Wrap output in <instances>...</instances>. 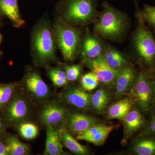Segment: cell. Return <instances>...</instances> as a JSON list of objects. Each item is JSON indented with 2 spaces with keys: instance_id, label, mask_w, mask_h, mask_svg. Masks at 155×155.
<instances>
[{
  "instance_id": "obj_6",
  "label": "cell",
  "mask_w": 155,
  "mask_h": 155,
  "mask_svg": "<svg viewBox=\"0 0 155 155\" xmlns=\"http://www.w3.org/2000/svg\"><path fill=\"white\" fill-rule=\"evenodd\" d=\"M129 92L130 97L143 115H150L155 110V100L149 71L142 67Z\"/></svg>"
},
{
  "instance_id": "obj_19",
  "label": "cell",
  "mask_w": 155,
  "mask_h": 155,
  "mask_svg": "<svg viewBox=\"0 0 155 155\" xmlns=\"http://www.w3.org/2000/svg\"><path fill=\"white\" fill-rule=\"evenodd\" d=\"M63 146L58 130L54 126L47 125V138L44 154L60 155L63 154Z\"/></svg>"
},
{
  "instance_id": "obj_35",
  "label": "cell",
  "mask_w": 155,
  "mask_h": 155,
  "mask_svg": "<svg viewBox=\"0 0 155 155\" xmlns=\"http://www.w3.org/2000/svg\"><path fill=\"white\" fill-rule=\"evenodd\" d=\"M149 71L151 79L152 85L153 93L155 104V68L151 71Z\"/></svg>"
},
{
  "instance_id": "obj_1",
  "label": "cell",
  "mask_w": 155,
  "mask_h": 155,
  "mask_svg": "<svg viewBox=\"0 0 155 155\" xmlns=\"http://www.w3.org/2000/svg\"><path fill=\"white\" fill-rule=\"evenodd\" d=\"M55 37L49 16L45 13L31 32V54L34 65L47 67L58 63Z\"/></svg>"
},
{
  "instance_id": "obj_36",
  "label": "cell",
  "mask_w": 155,
  "mask_h": 155,
  "mask_svg": "<svg viewBox=\"0 0 155 155\" xmlns=\"http://www.w3.org/2000/svg\"><path fill=\"white\" fill-rule=\"evenodd\" d=\"M3 19L4 18L0 17V66H1V61L2 59V57L3 52L1 50V44L3 41V35L1 32V29L2 27H3V25H4V21H3Z\"/></svg>"
},
{
  "instance_id": "obj_8",
  "label": "cell",
  "mask_w": 155,
  "mask_h": 155,
  "mask_svg": "<svg viewBox=\"0 0 155 155\" xmlns=\"http://www.w3.org/2000/svg\"><path fill=\"white\" fill-rule=\"evenodd\" d=\"M107 45L100 37L85 28L81 39L79 56L83 63L95 59L103 55Z\"/></svg>"
},
{
  "instance_id": "obj_13",
  "label": "cell",
  "mask_w": 155,
  "mask_h": 155,
  "mask_svg": "<svg viewBox=\"0 0 155 155\" xmlns=\"http://www.w3.org/2000/svg\"><path fill=\"white\" fill-rule=\"evenodd\" d=\"M137 74L134 67L130 65L119 71L114 84L116 97H121L129 91Z\"/></svg>"
},
{
  "instance_id": "obj_28",
  "label": "cell",
  "mask_w": 155,
  "mask_h": 155,
  "mask_svg": "<svg viewBox=\"0 0 155 155\" xmlns=\"http://www.w3.org/2000/svg\"><path fill=\"white\" fill-rule=\"evenodd\" d=\"M99 81L93 72H89L84 75L81 78V84L83 89L91 91L98 86Z\"/></svg>"
},
{
  "instance_id": "obj_12",
  "label": "cell",
  "mask_w": 155,
  "mask_h": 155,
  "mask_svg": "<svg viewBox=\"0 0 155 155\" xmlns=\"http://www.w3.org/2000/svg\"><path fill=\"white\" fill-rule=\"evenodd\" d=\"M65 121L69 132L76 136L96 124L97 119L84 114L72 113L67 114Z\"/></svg>"
},
{
  "instance_id": "obj_18",
  "label": "cell",
  "mask_w": 155,
  "mask_h": 155,
  "mask_svg": "<svg viewBox=\"0 0 155 155\" xmlns=\"http://www.w3.org/2000/svg\"><path fill=\"white\" fill-rule=\"evenodd\" d=\"M133 153L137 155H155V135L140 134L134 142Z\"/></svg>"
},
{
  "instance_id": "obj_5",
  "label": "cell",
  "mask_w": 155,
  "mask_h": 155,
  "mask_svg": "<svg viewBox=\"0 0 155 155\" xmlns=\"http://www.w3.org/2000/svg\"><path fill=\"white\" fill-rule=\"evenodd\" d=\"M136 6L137 25L132 37L134 49L142 67L151 71L155 68V38Z\"/></svg>"
},
{
  "instance_id": "obj_16",
  "label": "cell",
  "mask_w": 155,
  "mask_h": 155,
  "mask_svg": "<svg viewBox=\"0 0 155 155\" xmlns=\"http://www.w3.org/2000/svg\"><path fill=\"white\" fill-rule=\"evenodd\" d=\"M91 96L84 89L71 87L65 92L64 98L67 102L80 110H86L91 105Z\"/></svg>"
},
{
  "instance_id": "obj_17",
  "label": "cell",
  "mask_w": 155,
  "mask_h": 155,
  "mask_svg": "<svg viewBox=\"0 0 155 155\" xmlns=\"http://www.w3.org/2000/svg\"><path fill=\"white\" fill-rule=\"evenodd\" d=\"M103 57L107 64L115 70L120 71L129 65L126 56L116 48L108 45Z\"/></svg>"
},
{
  "instance_id": "obj_3",
  "label": "cell",
  "mask_w": 155,
  "mask_h": 155,
  "mask_svg": "<svg viewBox=\"0 0 155 155\" xmlns=\"http://www.w3.org/2000/svg\"><path fill=\"white\" fill-rule=\"evenodd\" d=\"M99 0H61L57 3L55 10L58 16L68 24L84 27L94 23L98 12Z\"/></svg>"
},
{
  "instance_id": "obj_31",
  "label": "cell",
  "mask_w": 155,
  "mask_h": 155,
  "mask_svg": "<svg viewBox=\"0 0 155 155\" xmlns=\"http://www.w3.org/2000/svg\"><path fill=\"white\" fill-rule=\"evenodd\" d=\"M109 126L103 124H94L81 134L76 136V139L79 140H86L87 139L95 135L99 132L106 129Z\"/></svg>"
},
{
  "instance_id": "obj_24",
  "label": "cell",
  "mask_w": 155,
  "mask_h": 155,
  "mask_svg": "<svg viewBox=\"0 0 155 155\" xmlns=\"http://www.w3.org/2000/svg\"><path fill=\"white\" fill-rule=\"evenodd\" d=\"M18 85L17 82L0 83V113L12 98Z\"/></svg>"
},
{
  "instance_id": "obj_14",
  "label": "cell",
  "mask_w": 155,
  "mask_h": 155,
  "mask_svg": "<svg viewBox=\"0 0 155 155\" xmlns=\"http://www.w3.org/2000/svg\"><path fill=\"white\" fill-rule=\"evenodd\" d=\"M66 110L58 103H48L43 108L40 114L41 122L47 125H54L61 124L65 121L66 115Z\"/></svg>"
},
{
  "instance_id": "obj_15",
  "label": "cell",
  "mask_w": 155,
  "mask_h": 155,
  "mask_svg": "<svg viewBox=\"0 0 155 155\" xmlns=\"http://www.w3.org/2000/svg\"><path fill=\"white\" fill-rule=\"evenodd\" d=\"M0 17L8 19L16 28L22 27L25 22L20 13L18 0H0Z\"/></svg>"
},
{
  "instance_id": "obj_11",
  "label": "cell",
  "mask_w": 155,
  "mask_h": 155,
  "mask_svg": "<svg viewBox=\"0 0 155 155\" xmlns=\"http://www.w3.org/2000/svg\"><path fill=\"white\" fill-rule=\"evenodd\" d=\"M122 120L124 123V136L122 143L124 144L134 134L143 129L148 122L135 104Z\"/></svg>"
},
{
  "instance_id": "obj_23",
  "label": "cell",
  "mask_w": 155,
  "mask_h": 155,
  "mask_svg": "<svg viewBox=\"0 0 155 155\" xmlns=\"http://www.w3.org/2000/svg\"><path fill=\"white\" fill-rule=\"evenodd\" d=\"M110 99V94L106 89H99L91 96V105L97 112L101 113L104 110Z\"/></svg>"
},
{
  "instance_id": "obj_33",
  "label": "cell",
  "mask_w": 155,
  "mask_h": 155,
  "mask_svg": "<svg viewBox=\"0 0 155 155\" xmlns=\"http://www.w3.org/2000/svg\"><path fill=\"white\" fill-rule=\"evenodd\" d=\"M0 155H9L8 146L4 137L0 138Z\"/></svg>"
},
{
  "instance_id": "obj_27",
  "label": "cell",
  "mask_w": 155,
  "mask_h": 155,
  "mask_svg": "<svg viewBox=\"0 0 155 155\" xmlns=\"http://www.w3.org/2000/svg\"><path fill=\"white\" fill-rule=\"evenodd\" d=\"M58 63L64 69L67 75V80L69 81H74L78 79L81 75L83 64H84L83 62L81 64L72 65L63 64L59 62Z\"/></svg>"
},
{
  "instance_id": "obj_9",
  "label": "cell",
  "mask_w": 155,
  "mask_h": 155,
  "mask_svg": "<svg viewBox=\"0 0 155 155\" xmlns=\"http://www.w3.org/2000/svg\"><path fill=\"white\" fill-rule=\"evenodd\" d=\"M23 81L27 91L35 98L44 100L49 95L48 87L35 69L27 68Z\"/></svg>"
},
{
  "instance_id": "obj_26",
  "label": "cell",
  "mask_w": 155,
  "mask_h": 155,
  "mask_svg": "<svg viewBox=\"0 0 155 155\" xmlns=\"http://www.w3.org/2000/svg\"><path fill=\"white\" fill-rule=\"evenodd\" d=\"M17 126L19 134L25 139H33L38 134V127L33 123L22 122Z\"/></svg>"
},
{
  "instance_id": "obj_4",
  "label": "cell",
  "mask_w": 155,
  "mask_h": 155,
  "mask_svg": "<svg viewBox=\"0 0 155 155\" xmlns=\"http://www.w3.org/2000/svg\"><path fill=\"white\" fill-rule=\"evenodd\" d=\"M52 27L57 48L66 61H73L79 56L84 29L68 24L58 15L54 18Z\"/></svg>"
},
{
  "instance_id": "obj_2",
  "label": "cell",
  "mask_w": 155,
  "mask_h": 155,
  "mask_svg": "<svg viewBox=\"0 0 155 155\" xmlns=\"http://www.w3.org/2000/svg\"><path fill=\"white\" fill-rule=\"evenodd\" d=\"M102 6V11L98 13L94 22V33L106 39L119 40L129 28V19L125 13L115 8L108 2H103Z\"/></svg>"
},
{
  "instance_id": "obj_34",
  "label": "cell",
  "mask_w": 155,
  "mask_h": 155,
  "mask_svg": "<svg viewBox=\"0 0 155 155\" xmlns=\"http://www.w3.org/2000/svg\"><path fill=\"white\" fill-rule=\"evenodd\" d=\"M5 123L0 117V138H4L6 134V129L7 127Z\"/></svg>"
},
{
  "instance_id": "obj_30",
  "label": "cell",
  "mask_w": 155,
  "mask_h": 155,
  "mask_svg": "<svg viewBox=\"0 0 155 155\" xmlns=\"http://www.w3.org/2000/svg\"><path fill=\"white\" fill-rule=\"evenodd\" d=\"M143 19L155 31V7L144 5L143 8L140 11Z\"/></svg>"
},
{
  "instance_id": "obj_25",
  "label": "cell",
  "mask_w": 155,
  "mask_h": 155,
  "mask_svg": "<svg viewBox=\"0 0 155 155\" xmlns=\"http://www.w3.org/2000/svg\"><path fill=\"white\" fill-rule=\"evenodd\" d=\"M48 76L54 84L58 87H62L68 83L66 73L61 66L57 67H47Z\"/></svg>"
},
{
  "instance_id": "obj_22",
  "label": "cell",
  "mask_w": 155,
  "mask_h": 155,
  "mask_svg": "<svg viewBox=\"0 0 155 155\" xmlns=\"http://www.w3.org/2000/svg\"><path fill=\"white\" fill-rule=\"evenodd\" d=\"M4 138L8 146L9 155H25L30 153L28 146L20 141L16 135L7 133Z\"/></svg>"
},
{
  "instance_id": "obj_10",
  "label": "cell",
  "mask_w": 155,
  "mask_h": 155,
  "mask_svg": "<svg viewBox=\"0 0 155 155\" xmlns=\"http://www.w3.org/2000/svg\"><path fill=\"white\" fill-rule=\"evenodd\" d=\"M83 63L95 74L100 82L106 85L114 84L119 71L110 67L102 55L93 60L85 61Z\"/></svg>"
},
{
  "instance_id": "obj_20",
  "label": "cell",
  "mask_w": 155,
  "mask_h": 155,
  "mask_svg": "<svg viewBox=\"0 0 155 155\" xmlns=\"http://www.w3.org/2000/svg\"><path fill=\"white\" fill-rule=\"evenodd\" d=\"M135 105L131 97L128 96L119 100L109 107L107 114L109 119H123Z\"/></svg>"
},
{
  "instance_id": "obj_7",
  "label": "cell",
  "mask_w": 155,
  "mask_h": 155,
  "mask_svg": "<svg viewBox=\"0 0 155 155\" xmlns=\"http://www.w3.org/2000/svg\"><path fill=\"white\" fill-rule=\"evenodd\" d=\"M30 105L26 99L15 91L7 105L0 113V117L7 127H16L29 116Z\"/></svg>"
},
{
  "instance_id": "obj_21",
  "label": "cell",
  "mask_w": 155,
  "mask_h": 155,
  "mask_svg": "<svg viewBox=\"0 0 155 155\" xmlns=\"http://www.w3.org/2000/svg\"><path fill=\"white\" fill-rule=\"evenodd\" d=\"M61 141L65 147L75 154H89L90 150L86 146L82 145L72 136L66 127H61L59 130Z\"/></svg>"
},
{
  "instance_id": "obj_29",
  "label": "cell",
  "mask_w": 155,
  "mask_h": 155,
  "mask_svg": "<svg viewBox=\"0 0 155 155\" xmlns=\"http://www.w3.org/2000/svg\"><path fill=\"white\" fill-rule=\"evenodd\" d=\"M115 128V125H109L106 129L99 132L95 135L87 139L85 141L91 143L96 146L101 145L104 143L108 136Z\"/></svg>"
},
{
  "instance_id": "obj_32",
  "label": "cell",
  "mask_w": 155,
  "mask_h": 155,
  "mask_svg": "<svg viewBox=\"0 0 155 155\" xmlns=\"http://www.w3.org/2000/svg\"><path fill=\"white\" fill-rule=\"evenodd\" d=\"M140 134L155 135V110L151 114L150 121Z\"/></svg>"
}]
</instances>
